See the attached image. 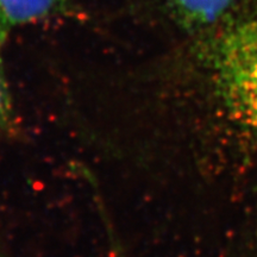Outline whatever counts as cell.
I'll use <instances>...</instances> for the list:
<instances>
[{"label": "cell", "mask_w": 257, "mask_h": 257, "mask_svg": "<svg viewBox=\"0 0 257 257\" xmlns=\"http://www.w3.org/2000/svg\"><path fill=\"white\" fill-rule=\"evenodd\" d=\"M237 0H168L173 15L184 27L200 29L216 23Z\"/></svg>", "instance_id": "obj_1"}, {"label": "cell", "mask_w": 257, "mask_h": 257, "mask_svg": "<svg viewBox=\"0 0 257 257\" xmlns=\"http://www.w3.org/2000/svg\"><path fill=\"white\" fill-rule=\"evenodd\" d=\"M60 0H0V42L11 29L44 18Z\"/></svg>", "instance_id": "obj_2"}, {"label": "cell", "mask_w": 257, "mask_h": 257, "mask_svg": "<svg viewBox=\"0 0 257 257\" xmlns=\"http://www.w3.org/2000/svg\"><path fill=\"white\" fill-rule=\"evenodd\" d=\"M0 47H2V42H0ZM9 110H10L9 92H8V87H6L4 72H3L2 59H0V123L4 121L5 118L8 117Z\"/></svg>", "instance_id": "obj_3"}]
</instances>
